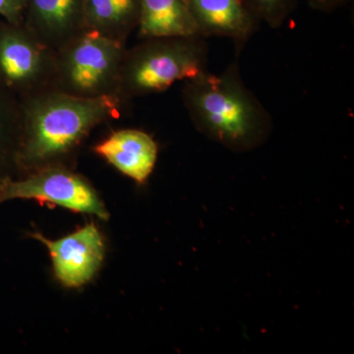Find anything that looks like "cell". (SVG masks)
<instances>
[{
    "instance_id": "2e32d148",
    "label": "cell",
    "mask_w": 354,
    "mask_h": 354,
    "mask_svg": "<svg viewBox=\"0 0 354 354\" xmlns=\"http://www.w3.org/2000/svg\"><path fill=\"white\" fill-rule=\"evenodd\" d=\"M349 1L351 0H307L312 9L324 13L334 12Z\"/></svg>"
},
{
    "instance_id": "9a60e30c",
    "label": "cell",
    "mask_w": 354,
    "mask_h": 354,
    "mask_svg": "<svg viewBox=\"0 0 354 354\" xmlns=\"http://www.w3.org/2000/svg\"><path fill=\"white\" fill-rule=\"evenodd\" d=\"M28 0H0V16L11 24H24Z\"/></svg>"
},
{
    "instance_id": "ba28073f",
    "label": "cell",
    "mask_w": 354,
    "mask_h": 354,
    "mask_svg": "<svg viewBox=\"0 0 354 354\" xmlns=\"http://www.w3.org/2000/svg\"><path fill=\"white\" fill-rule=\"evenodd\" d=\"M200 37L232 39L237 55L255 34L261 22L244 0H185Z\"/></svg>"
},
{
    "instance_id": "5b68a950",
    "label": "cell",
    "mask_w": 354,
    "mask_h": 354,
    "mask_svg": "<svg viewBox=\"0 0 354 354\" xmlns=\"http://www.w3.org/2000/svg\"><path fill=\"white\" fill-rule=\"evenodd\" d=\"M55 50L25 24L0 22V82L20 99L53 88Z\"/></svg>"
},
{
    "instance_id": "7a4b0ae2",
    "label": "cell",
    "mask_w": 354,
    "mask_h": 354,
    "mask_svg": "<svg viewBox=\"0 0 354 354\" xmlns=\"http://www.w3.org/2000/svg\"><path fill=\"white\" fill-rule=\"evenodd\" d=\"M184 82V106L193 124L208 138L244 152L271 134V115L246 87L237 59L223 73L205 71Z\"/></svg>"
},
{
    "instance_id": "8992f818",
    "label": "cell",
    "mask_w": 354,
    "mask_h": 354,
    "mask_svg": "<svg viewBox=\"0 0 354 354\" xmlns=\"http://www.w3.org/2000/svg\"><path fill=\"white\" fill-rule=\"evenodd\" d=\"M15 199L38 200L78 213L108 220L109 213L94 188L82 176L53 165L30 172L25 178L6 177L0 181V205Z\"/></svg>"
},
{
    "instance_id": "5bb4252c",
    "label": "cell",
    "mask_w": 354,
    "mask_h": 354,
    "mask_svg": "<svg viewBox=\"0 0 354 354\" xmlns=\"http://www.w3.org/2000/svg\"><path fill=\"white\" fill-rule=\"evenodd\" d=\"M244 2L261 23L264 22L272 29L281 27L297 4V0H244Z\"/></svg>"
},
{
    "instance_id": "3957f363",
    "label": "cell",
    "mask_w": 354,
    "mask_h": 354,
    "mask_svg": "<svg viewBox=\"0 0 354 354\" xmlns=\"http://www.w3.org/2000/svg\"><path fill=\"white\" fill-rule=\"evenodd\" d=\"M207 64L208 48L201 37L142 39L125 51L118 95L127 102L165 92L178 81L208 71Z\"/></svg>"
},
{
    "instance_id": "277c9868",
    "label": "cell",
    "mask_w": 354,
    "mask_h": 354,
    "mask_svg": "<svg viewBox=\"0 0 354 354\" xmlns=\"http://www.w3.org/2000/svg\"><path fill=\"white\" fill-rule=\"evenodd\" d=\"M125 43L83 29L55 50L53 88L80 97L118 95Z\"/></svg>"
},
{
    "instance_id": "7c38bea8",
    "label": "cell",
    "mask_w": 354,
    "mask_h": 354,
    "mask_svg": "<svg viewBox=\"0 0 354 354\" xmlns=\"http://www.w3.org/2000/svg\"><path fill=\"white\" fill-rule=\"evenodd\" d=\"M141 0H84V29L127 43L138 27Z\"/></svg>"
},
{
    "instance_id": "8fae6325",
    "label": "cell",
    "mask_w": 354,
    "mask_h": 354,
    "mask_svg": "<svg viewBox=\"0 0 354 354\" xmlns=\"http://www.w3.org/2000/svg\"><path fill=\"white\" fill-rule=\"evenodd\" d=\"M137 29L140 39L200 37L185 0H141Z\"/></svg>"
},
{
    "instance_id": "30bf717a",
    "label": "cell",
    "mask_w": 354,
    "mask_h": 354,
    "mask_svg": "<svg viewBox=\"0 0 354 354\" xmlns=\"http://www.w3.org/2000/svg\"><path fill=\"white\" fill-rule=\"evenodd\" d=\"M84 0H28L24 24L57 50L84 29Z\"/></svg>"
},
{
    "instance_id": "9c48e42d",
    "label": "cell",
    "mask_w": 354,
    "mask_h": 354,
    "mask_svg": "<svg viewBox=\"0 0 354 354\" xmlns=\"http://www.w3.org/2000/svg\"><path fill=\"white\" fill-rule=\"evenodd\" d=\"M95 152L135 183L144 184L155 169L158 148L148 133L122 129L97 144Z\"/></svg>"
},
{
    "instance_id": "4fadbf2b",
    "label": "cell",
    "mask_w": 354,
    "mask_h": 354,
    "mask_svg": "<svg viewBox=\"0 0 354 354\" xmlns=\"http://www.w3.org/2000/svg\"><path fill=\"white\" fill-rule=\"evenodd\" d=\"M22 118L20 97L0 82V181L18 171Z\"/></svg>"
},
{
    "instance_id": "52a82bcc",
    "label": "cell",
    "mask_w": 354,
    "mask_h": 354,
    "mask_svg": "<svg viewBox=\"0 0 354 354\" xmlns=\"http://www.w3.org/2000/svg\"><path fill=\"white\" fill-rule=\"evenodd\" d=\"M32 237L50 251L55 276L67 288L86 285L104 260V241L99 228L93 223L57 241L46 239L39 232L32 234Z\"/></svg>"
},
{
    "instance_id": "6da1fadb",
    "label": "cell",
    "mask_w": 354,
    "mask_h": 354,
    "mask_svg": "<svg viewBox=\"0 0 354 354\" xmlns=\"http://www.w3.org/2000/svg\"><path fill=\"white\" fill-rule=\"evenodd\" d=\"M22 132L18 171L64 165L93 129L120 118L125 101L118 95L75 97L50 88L21 99Z\"/></svg>"
}]
</instances>
